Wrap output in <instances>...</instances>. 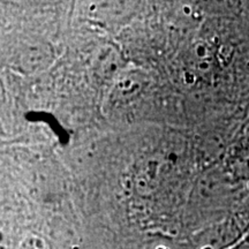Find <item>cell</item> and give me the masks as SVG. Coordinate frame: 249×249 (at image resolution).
<instances>
[{
  "label": "cell",
  "mask_w": 249,
  "mask_h": 249,
  "mask_svg": "<svg viewBox=\"0 0 249 249\" xmlns=\"http://www.w3.org/2000/svg\"><path fill=\"white\" fill-rule=\"evenodd\" d=\"M183 12H185V14H191V12H192V9H191V7H188V6H185V7H183Z\"/></svg>",
  "instance_id": "obj_1"
},
{
  "label": "cell",
  "mask_w": 249,
  "mask_h": 249,
  "mask_svg": "<svg viewBox=\"0 0 249 249\" xmlns=\"http://www.w3.org/2000/svg\"><path fill=\"white\" fill-rule=\"evenodd\" d=\"M200 67L202 68V70H205V68L208 67V64H205V62H202V64H200Z\"/></svg>",
  "instance_id": "obj_2"
}]
</instances>
